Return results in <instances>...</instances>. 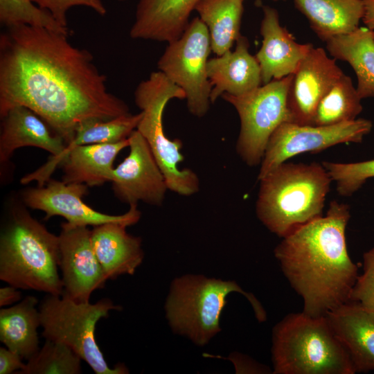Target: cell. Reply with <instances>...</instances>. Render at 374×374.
<instances>
[{"label": "cell", "instance_id": "1", "mask_svg": "<svg viewBox=\"0 0 374 374\" xmlns=\"http://www.w3.org/2000/svg\"><path fill=\"white\" fill-rule=\"evenodd\" d=\"M0 35V116L25 106L66 142L89 118L130 113L110 93L92 54L74 46L67 34L25 24L5 27Z\"/></svg>", "mask_w": 374, "mask_h": 374}, {"label": "cell", "instance_id": "2", "mask_svg": "<svg viewBox=\"0 0 374 374\" xmlns=\"http://www.w3.org/2000/svg\"><path fill=\"white\" fill-rule=\"evenodd\" d=\"M350 216L348 204L333 201L325 216L298 226L274 249L285 276L303 299V312L310 316H325L350 301L358 276L346 242Z\"/></svg>", "mask_w": 374, "mask_h": 374}, {"label": "cell", "instance_id": "3", "mask_svg": "<svg viewBox=\"0 0 374 374\" xmlns=\"http://www.w3.org/2000/svg\"><path fill=\"white\" fill-rule=\"evenodd\" d=\"M258 180L256 215L280 238L322 215L332 181L323 165L316 162H284Z\"/></svg>", "mask_w": 374, "mask_h": 374}, {"label": "cell", "instance_id": "4", "mask_svg": "<svg viewBox=\"0 0 374 374\" xmlns=\"http://www.w3.org/2000/svg\"><path fill=\"white\" fill-rule=\"evenodd\" d=\"M58 236L24 208L12 210L0 238V279L18 289L61 296Z\"/></svg>", "mask_w": 374, "mask_h": 374}, {"label": "cell", "instance_id": "5", "mask_svg": "<svg viewBox=\"0 0 374 374\" xmlns=\"http://www.w3.org/2000/svg\"><path fill=\"white\" fill-rule=\"evenodd\" d=\"M271 359L274 374L356 373L326 315H286L273 328Z\"/></svg>", "mask_w": 374, "mask_h": 374}, {"label": "cell", "instance_id": "6", "mask_svg": "<svg viewBox=\"0 0 374 374\" xmlns=\"http://www.w3.org/2000/svg\"><path fill=\"white\" fill-rule=\"evenodd\" d=\"M232 292L246 297L259 322L267 320L260 301L236 282L187 274L172 281L166 301V316L171 329L197 346L207 344L221 331L220 317Z\"/></svg>", "mask_w": 374, "mask_h": 374}, {"label": "cell", "instance_id": "7", "mask_svg": "<svg viewBox=\"0 0 374 374\" xmlns=\"http://www.w3.org/2000/svg\"><path fill=\"white\" fill-rule=\"evenodd\" d=\"M184 91L162 72H152L141 81L134 91V102L141 109V118L136 130L144 137L163 172L168 190L182 196H190L199 191V179L188 168L179 169L184 161L181 152L182 142L170 139L165 134L163 114L168 102L185 99Z\"/></svg>", "mask_w": 374, "mask_h": 374}, {"label": "cell", "instance_id": "8", "mask_svg": "<svg viewBox=\"0 0 374 374\" xmlns=\"http://www.w3.org/2000/svg\"><path fill=\"white\" fill-rule=\"evenodd\" d=\"M109 299L95 303L78 302L64 295L48 294L39 305L42 336L63 344L86 362L96 374L128 373L119 364L109 367L95 339L98 321L112 310H120Z\"/></svg>", "mask_w": 374, "mask_h": 374}, {"label": "cell", "instance_id": "9", "mask_svg": "<svg viewBox=\"0 0 374 374\" xmlns=\"http://www.w3.org/2000/svg\"><path fill=\"white\" fill-rule=\"evenodd\" d=\"M292 74L242 96H221L237 111L240 130L236 151L249 166L260 164L269 138L282 123L292 122L287 93Z\"/></svg>", "mask_w": 374, "mask_h": 374}, {"label": "cell", "instance_id": "10", "mask_svg": "<svg viewBox=\"0 0 374 374\" xmlns=\"http://www.w3.org/2000/svg\"><path fill=\"white\" fill-rule=\"evenodd\" d=\"M211 51L208 28L195 17L179 38L168 43L157 62L159 71L184 91L188 109L197 117L206 115L211 103L207 74Z\"/></svg>", "mask_w": 374, "mask_h": 374}, {"label": "cell", "instance_id": "11", "mask_svg": "<svg viewBox=\"0 0 374 374\" xmlns=\"http://www.w3.org/2000/svg\"><path fill=\"white\" fill-rule=\"evenodd\" d=\"M372 127L371 121L365 118L328 126L283 123L269 138L258 179L297 154L317 153L339 143H361Z\"/></svg>", "mask_w": 374, "mask_h": 374}, {"label": "cell", "instance_id": "12", "mask_svg": "<svg viewBox=\"0 0 374 374\" xmlns=\"http://www.w3.org/2000/svg\"><path fill=\"white\" fill-rule=\"evenodd\" d=\"M88 193V186L48 179L46 186L26 190L23 193L25 205L45 213V220L61 216L67 222L80 226H98L108 222H119L132 226L139 222L141 213L137 204H131L124 214L112 215L97 211L88 206L82 197Z\"/></svg>", "mask_w": 374, "mask_h": 374}, {"label": "cell", "instance_id": "13", "mask_svg": "<svg viewBox=\"0 0 374 374\" xmlns=\"http://www.w3.org/2000/svg\"><path fill=\"white\" fill-rule=\"evenodd\" d=\"M64 295L78 302L89 301L107 279L95 254L91 230L87 226L62 223L58 235Z\"/></svg>", "mask_w": 374, "mask_h": 374}, {"label": "cell", "instance_id": "14", "mask_svg": "<svg viewBox=\"0 0 374 374\" xmlns=\"http://www.w3.org/2000/svg\"><path fill=\"white\" fill-rule=\"evenodd\" d=\"M128 139L129 154L112 175L114 193L129 205L160 206L168 190L164 175L141 133L136 130Z\"/></svg>", "mask_w": 374, "mask_h": 374}, {"label": "cell", "instance_id": "15", "mask_svg": "<svg viewBox=\"0 0 374 374\" xmlns=\"http://www.w3.org/2000/svg\"><path fill=\"white\" fill-rule=\"evenodd\" d=\"M335 60L323 48L313 46L301 62L287 93L291 123L312 125L319 102L344 74Z\"/></svg>", "mask_w": 374, "mask_h": 374}, {"label": "cell", "instance_id": "16", "mask_svg": "<svg viewBox=\"0 0 374 374\" xmlns=\"http://www.w3.org/2000/svg\"><path fill=\"white\" fill-rule=\"evenodd\" d=\"M129 146V139L115 143L76 145L66 148L55 161L48 162L30 175L31 179L43 185L58 164L62 166L65 183L100 186L110 182L113 164L118 153Z\"/></svg>", "mask_w": 374, "mask_h": 374}, {"label": "cell", "instance_id": "17", "mask_svg": "<svg viewBox=\"0 0 374 374\" xmlns=\"http://www.w3.org/2000/svg\"><path fill=\"white\" fill-rule=\"evenodd\" d=\"M262 11L260 29L262 46L256 57L260 67L262 82L267 84L293 74L313 46L297 43L289 31L280 26L275 8L264 6Z\"/></svg>", "mask_w": 374, "mask_h": 374}, {"label": "cell", "instance_id": "18", "mask_svg": "<svg viewBox=\"0 0 374 374\" xmlns=\"http://www.w3.org/2000/svg\"><path fill=\"white\" fill-rule=\"evenodd\" d=\"M1 118L0 162L9 161L15 151L32 146L48 152L57 159L64 152L66 143L49 125L30 109L18 105L9 109Z\"/></svg>", "mask_w": 374, "mask_h": 374}, {"label": "cell", "instance_id": "19", "mask_svg": "<svg viewBox=\"0 0 374 374\" xmlns=\"http://www.w3.org/2000/svg\"><path fill=\"white\" fill-rule=\"evenodd\" d=\"M249 48L248 39L240 35L233 51L230 50L208 60L207 74L212 86L211 103L224 93L242 96L261 86L260 67Z\"/></svg>", "mask_w": 374, "mask_h": 374}, {"label": "cell", "instance_id": "20", "mask_svg": "<svg viewBox=\"0 0 374 374\" xmlns=\"http://www.w3.org/2000/svg\"><path fill=\"white\" fill-rule=\"evenodd\" d=\"M326 317L346 346L355 373L374 371V311L348 301Z\"/></svg>", "mask_w": 374, "mask_h": 374}, {"label": "cell", "instance_id": "21", "mask_svg": "<svg viewBox=\"0 0 374 374\" xmlns=\"http://www.w3.org/2000/svg\"><path fill=\"white\" fill-rule=\"evenodd\" d=\"M200 0H139L130 35L168 43L179 38Z\"/></svg>", "mask_w": 374, "mask_h": 374}, {"label": "cell", "instance_id": "22", "mask_svg": "<svg viewBox=\"0 0 374 374\" xmlns=\"http://www.w3.org/2000/svg\"><path fill=\"white\" fill-rule=\"evenodd\" d=\"M127 226L108 222L91 230L93 249L107 280L134 274L143 260L142 240L127 233Z\"/></svg>", "mask_w": 374, "mask_h": 374}, {"label": "cell", "instance_id": "23", "mask_svg": "<svg viewBox=\"0 0 374 374\" xmlns=\"http://www.w3.org/2000/svg\"><path fill=\"white\" fill-rule=\"evenodd\" d=\"M317 35L327 42L352 33L364 16L363 0H293Z\"/></svg>", "mask_w": 374, "mask_h": 374}, {"label": "cell", "instance_id": "24", "mask_svg": "<svg viewBox=\"0 0 374 374\" xmlns=\"http://www.w3.org/2000/svg\"><path fill=\"white\" fill-rule=\"evenodd\" d=\"M326 48L335 59L346 61L357 78V91L363 98H374V35L368 28L332 37Z\"/></svg>", "mask_w": 374, "mask_h": 374}, {"label": "cell", "instance_id": "25", "mask_svg": "<svg viewBox=\"0 0 374 374\" xmlns=\"http://www.w3.org/2000/svg\"><path fill=\"white\" fill-rule=\"evenodd\" d=\"M37 299L27 296L19 303L0 310V340L10 350L28 360L39 349L37 328L40 314Z\"/></svg>", "mask_w": 374, "mask_h": 374}, {"label": "cell", "instance_id": "26", "mask_svg": "<svg viewBox=\"0 0 374 374\" xmlns=\"http://www.w3.org/2000/svg\"><path fill=\"white\" fill-rule=\"evenodd\" d=\"M244 0H200L195 10L210 35L211 50L221 55L231 50L240 35Z\"/></svg>", "mask_w": 374, "mask_h": 374}, {"label": "cell", "instance_id": "27", "mask_svg": "<svg viewBox=\"0 0 374 374\" xmlns=\"http://www.w3.org/2000/svg\"><path fill=\"white\" fill-rule=\"evenodd\" d=\"M361 100L352 79L344 74L319 102L312 125H334L356 119L363 109Z\"/></svg>", "mask_w": 374, "mask_h": 374}, {"label": "cell", "instance_id": "28", "mask_svg": "<svg viewBox=\"0 0 374 374\" xmlns=\"http://www.w3.org/2000/svg\"><path fill=\"white\" fill-rule=\"evenodd\" d=\"M141 112L110 119L89 118L80 123L66 148L84 145L115 143L127 139L136 130Z\"/></svg>", "mask_w": 374, "mask_h": 374}, {"label": "cell", "instance_id": "29", "mask_svg": "<svg viewBox=\"0 0 374 374\" xmlns=\"http://www.w3.org/2000/svg\"><path fill=\"white\" fill-rule=\"evenodd\" d=\"M82 359L69 346L46 339L17 374H79Z\"/></svg>", "mask_w": 374, "mask_h": 374}, {"label": "cell", "instance_id": "30", "mask_svg": "<svg viewBox=\"0 0 374 374\" xmlns=\"http://www.w3.org/2000/svg\"><path fill=\"white\" fill-rule=\"evenodd\" d=\"M34 3L32 0H0L1 24L4 28L25 24L69 35L68 28L61 26L48 10Z\"/></svg>", "mask_w": 374, "mask_h": 374}, {"label": "cell", "instance_id": "31", "mask_svg": "<svg viewBox=\"0 0 374 374\" xmlns=\"http://www.w3.org/2000/svg\"><path fill=\"white\" fill-rule=\"evenodd\" d=\"M336 184L338 193L350 196L370 178L374 177V159L355 163H322Z\"/></svg>", "mask_w": 374, "mask_h": 374}, {"label": "cell", "instance_id": "32", "mask_svg": "<svg viewBox=\"0 0 374 374\" xmlns=\"http://www.w3.org/2000/svg\"><path fill=\"white\" fill-rule=\"evenodd\" d=\"M349 301L374 311V248L363 255V273L357 278Z\"/></svg>", "mask_w": 374, "mask_h": 374}, {"label": "cell", "instance_id": "33", "mask_svg": "<svg viewBox=\"0 0 374 374\" xmlns=\"http://www.w3.org/2000/svg\"><path fill=\"white\" fill-rule=\"evenodd\" d=\"M39 8L48 10L62 26L67 27L66 14L74 6H85L103 16L107 10L101 0H32ZM124 1V0H119Z\"/></svg>", "mask_w": 374, "mask_h": 374}, {"label": "cell", "instance_id": "34", "mask_svg": "<svg viewBox=\"0 0 374 374\" xmlns=\"http://www.w3.org/2000/svg\"><path fill=\"white\" fill-rule=\"evenodd\" d=\"M22 359L18 353L7 348L1 347L0 374L15 373L17 371L22 370L26 365L22 362Z\"/></svg>", "mask_w": 374, "mask_h": 374}, {"label": "cell", "instance_id": "35", "mask_svg": "<svg viewBox=\"0 0 374 374\" xmlns=\"http://www.w3.org/2000/svg\"><path fill=\"white\" fill-rule=\"evenodd\" d=\"M21 293L18 288L9 285L0 288V306L11 305L21 300Z\"/></svg>", "mask_w": 374, "mask_h": 374}, {"label": "cell", "instance_id": "36", "mask_svg": "<svg viewBox=\"0 0 374 374\" xmlns=\"http://www.w3.org/2000/svg\"><path fill=\"white\" fill-rule=\"evenodd\" d=\"M364 16L362 21L366 28L374 30V0H363Z\"/></svg>", "mask_w": 374, "mask_h": 374}, {"label": "cell", "instance_id": "37", "mask_svg": "<svg viewBox=\"0 0 374 374\" xmlns=\"http://www.w3.org/2000/svg\"><path fill=\"white\" fill-rule=\"evenodd\" d=\"M373 35H374V30H373Z\"/></svg>", "mask_w": 374, "mask_h": 374}, {"label": "cell", "instance_id": "38", "mask_svg": "<svg viewBox=\"0 0 374 374\" xmlns=\"http://www.w3.org/2000/svg\"><path fill=\"white\" fill-rule=\"evenodd\" d=\"M274 1H278V0H274Z\"/></svg>", "mask_w": 374, "mask_h": 374}]
</instances>
